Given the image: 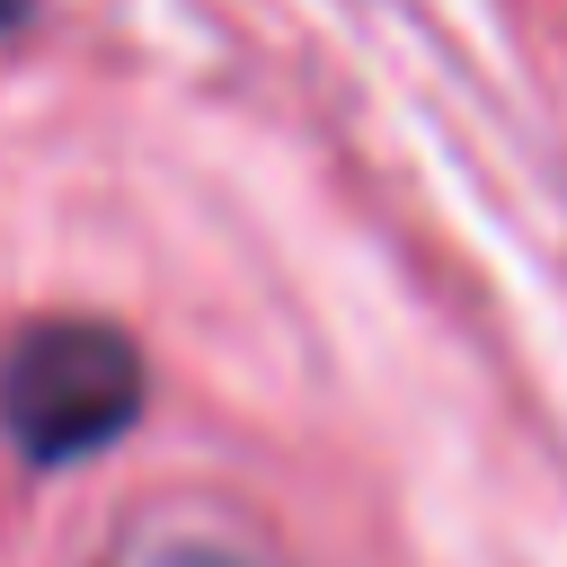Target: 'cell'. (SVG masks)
I'll list each match as a JSON object with an SVG mask.
<instances>
[{"label":"cell","instance_id":"obj_1","mask_svg":"<svg viewBox=\"0 0 567 567\" xmlns=\"http://www.w3.org/2000/svg\"><path fill=\"white\" fill-rule=\"evenodd\" d=\"M142 416V354L124 328L106 319H35L9 337L0 354V434L18 443V461L35 470H71L89 452H106L124 425Z\"/></svg>","mask_w":567,"mask_h":567}]
</instances>
